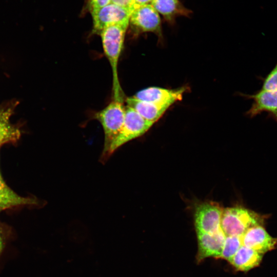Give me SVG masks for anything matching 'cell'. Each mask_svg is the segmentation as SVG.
<instances>
[{
	"label": "cell",
	"mask_w": 277,
	"mask_h": 277,
	"mask_svg": "<svg viewBox=\"0 0 277 277\" xmlns=\"http://www.w3.org/2000/svg\"><path fill=\"white\" fill-rule=\"evenodd\" d=\"M223 209L217 203L206 202L197 206L194 213L196 231L213 233L221 228Z\"/></svg>",
	"instance_id": "obj_7"
},
{
	"label": "cell",
	"mask_w": 277,
	"mask_h": 277,
	"mask_svg": "<svg viewBox=\"0 0 277 277\" xmlns=\"http://www.w3.org/2000/svg\"><path fill=\"white\" fill-rule=\"evenodd\" d=\"M129 23L137 34L152 32L162 37L161 21L158 12L151 4L138 6L131 13Z\"/></svg>",
	"instance_id": "obj_5"
},
{
	"label": "cell",
	"mask_w": 277,
	"mask_h": 277,
	"mask_svg": "<svg viewBox=\"0 0 277 277\" xmlns=\"http://www.w3.org/2000/svg\"><path fill=\"white\" fill-rule=\"evenodd\" d=\"M262 90H277V62L272 70L262 78Z\"/></svg>",
	"instance_id": "obj_18"
},
{
	"label": "cell",
	"mask_w": 277,
	"mask_h": 277,
	"mask_svg": "<svg viewBox=\"0 0 277 277\" xmlns=\"http://www.w3.org/2000/svg\"><path fill=\"white\" fill-rule=\"evenodd\" d=\"M266 215H262L242 207L223 209L221 228L226 236H242L249 228L263 226Z\"/></svg>",
	"instance_id": "obj_2"
},
{
	"label": "cell",
	"mask_w": 277,
	"mask_h": 277,
	"mask_svg": "<svg viewBox=\"0 0 277 277\" xmlns=\"http://www.w3.org/2000/svg\"><path fill=\"white\" fill-rule=\"evenodd\" d=\"M153 0H133L134 9L140 6L151 4Z\"/></svg>",
	"instance_id": "obj_21"
},
{
	"label": "cell",
	"mask_w": 277,
	"mask_h": 277,
	"mask_svg": "<svg viewBox=\"0 0 277 277\" xmlns=\"http://www.w3.org/2000/svg\"><path fill=\"white\" fill-rule=\"evenodd\" d=\"M125 113V106L123 101L113 100L94 115V118L101 123L105 135L102 156L103 160L107 158L109 148L123 127Z\"/></svg>",
	"instance_id": "obj_3"
},
{
	"label": "cell",
	"mask_w": 277,
	"mask_h": 277,
	"mask_svg": "<svg viewBox=\"0 0 277 277\" xmlns=\"http://www.w3.org/2000/svg\"><path fill=\"white\" fill-rule=\"evenodd\" d=\"M12 109V107L0 106V146L5 143L16 142L21 136L19 130L10 122Z\"/></svg>",
	"instance_id": "obj_15"
},
{
	"label": "cell",
	"mask_w": 277,
	"mask_h": 277,
	"mask_svg": "<svg viewBox=\"0 0 277 277\" xmlns=\"http://www.w3.org/2000/svg\"><path fill=\"white\" fill-rule=\"evenodd\" d=\"M187 88L186 87L176 89L150 87L138 91L133 97L143 101L170 106L182 100Z\"/></svg>",
	"instance_id": "obj_9"
},
{
	"label": "cell",
	"mask_w": 277,
	"mask_h": 277,
	"mask_svg": "<svg viewBox=\"0 0 277 277\" xmlns=\"http://www.w3.org/2000/svg\"><path fill=\"white\" fill-rule=\"evenodd\" d=\"M111 3L127 8L131 12L134 9L133 0H110Z\"/></svg>",
	"instance_id": "obj_20"
},
{
	"label": "cell",
	"mask_w": 277,
	"mask_h": 277,
	"mask_svg": "<svg viewBox=\"0 0 277 277\" xmlns=\"http://www.w3.org/2000/svg\"><path fill=\"white\" fill-rule=\"evenodd\" d=\"M153 124L132 108L127 105L125 106L123 127L109 148L107 158L122 145L145 134Z\"/></svg>",
	"instance_id": "obj_4"
},
{
	"label": "cell",
	"mask_w": 277,
	"mask_h": 277,
	"mask_svg": "<svg viewBox=\"0 0 277 277\" xmlns=\"http://www.w3.org/2000/svg\"><path fill=\"white\" fill-rule=\"evenodd\" d=\"M4 248V243L0 233V255L1 254Z\"/></svg>",
	"instance_id": "obj_22"
},
{
	"label": "cell",
	"mask_w": 277,
	"mask_h": 277,
	"mask_svg": "<svg viewBox=\"0 0 277 277\" xmlns=\"http://www.w3.org/2000/svg\"><path fill=\"white\" fill-rule=\"evenodd\" d=\"M128 24H114L105 28L101 32L103 48L111 66L112 73L113 100L123 101L117 67Z\"/></svg>",
	"instance_id": "obj_1"
},
{
	"label": "cell",
	"mask_w": 277,
	"mask_h": 277,
	"mask_svg": "<svg viewBox=\"0 0 277 277\" xmlns=\"http://www.w3.org/2000/svg\"><path fill=\"white\" fill-rule=\"evenodd\" d=\"M242 244L264 254L277 246V238L270 235L263 226L249 228L242 235Z\"/></svg>",
	"instance_id": "obj_11"
},
{
	"label": "cell",
	"mask_w": 277,
	"mask_h": 277,
	"mask_svg": "<svg viewBox=\"0 0 277 277\" xmlns=\"http://www.w3.org/2000/svg\"><path fill=\"white\" fill-rule=\"evenodd\" d=\"M198 242L197 261L213 257L219 258L223 251L226 235L220 228L213 233L196 231Z\"/></svg>",
	"instance_id": "obj_10"
},
{
	"label": "cell",
	"mask_w": 277,
	"mask_h": 277,
	"mask_svg": "<svg viewBox=\"0 0 277 277\" xmlns=\"http://www.w3.org/2000/svg\"><path fill=\"white\" fill-rule=\"evenodd\" d=\"M246 98L252 99L253 103L246 114L250 117L261 113H268V117L277 122V90H260L253 94H243Z\"/></svg>",
	"instance_id": "obj_8"
},
{
	"label": "cell",
	"mask_w": 277,
	"mask_h": 277,
	"mask_svg": "<svg viewBox=\"0 0 277 277\" xmlns=\"http://www.w3.org/2000/svg\"><path fill=\"white\" fill-rule=\"evenodd\" d=\"M127 106L132 108L146 120L154 124L163 115L170 106L137 100L133 96L126 99Z\"/></svg>",
	"instance_id": "obj_12"
},
{
	"label": "cell",
	"mask_w": 277,
	"mask_h": 277,
	"mask_svg": "<svg viewBox=\"0 0 277 277\" xmlns=\"http://www.w3.org/2000/svg\"><path fill=\"white\" fill-rule=\"evenodd\" d=\"M151 5L168 23L171 25L175 23L176 17L188 16L191 13L179 0H153Z\"/></svg>",
	"instance_id": "obj_13"
},
{
	"label": "cell",
	"mask_w": 277,
	"mask_h": 277,
	"mask_svg": "<svg viewBox=\"0 0 277 277\" xmlns=\"http://www.w3.org/2000/svg\"><path fill=\"white\" fill-rule=\"evenodd\" d=\"M263 254L242 245L229 262L236 270L247 271L260 264Z\"/></svg>",
	"instance_id": "obj_14"
},
{
	"label": "cell",
	"mask_w": 277,
	"mask_h": 277,
	"mask_svg": "<svg viewBox=\"0 0 277 277\" xmlns=\"http://www.w3.org/2000/svg\"><path fill=\"white\" fill-rule=\"evenodd\" d=\"M111 3L110 0H88V7L90 12L99 9Z\"/></svg>",
	"instance_id": "obj_19"
},
{
	"label": "cell",
	"mask_w": 277,
	"mask_h": 277,
	"mask_svg": "<svg viewBox=\"0 0 277 277\" xmlns=\"http://www.w3.org/2000/svg\"><path fill=\"white\" fill-rule=\"evenodd\" d=\"M34 200L19 196L8 187L0 174V210L23 205L36 204Z\"/></svg>",
	"instance_id": "obj_16"
},
{
	"label": "cell",
	"mask_w": 277,
	"mask_h": 277,
	"mask_svg": "<svg viewBox=\"0 0 277 277\" xmlns=\"http://www.w3.org/2000/svg\"><path fill=\"white\" fill-rule=\"evenodd\" d=\"M93 19V32L100 35L106 27L114 24H129L131 11L110 3L91 12Z\"/></svg>",
	"instance_id": "obj_6"
},
{
	"label": "cell",
	"mask_w": 277,
	"mask_h": 277,
	"mask_svg": "<svg viewBox=\"0 0 277 277\" xmlns=\"http://www.w3.org/2000/svg\"><path fill=\"white\" fill-rule=\"evenodd\" d=\"M242 245V236H226L219 258L229 262Z\"/></svg>",
	"instance_id": "obj_17"
}]
</instances>
